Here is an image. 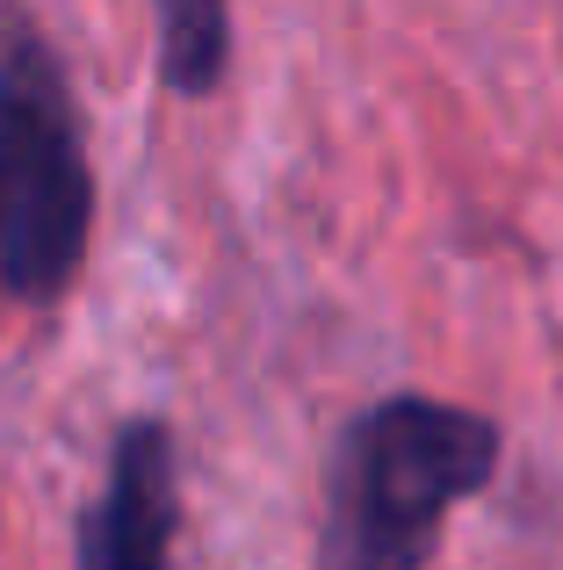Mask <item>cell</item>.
<instances>
[{
  "label": "cell",
  "instance_id": "cell-1",
  "mask_svg": "<svg viewBox=\"0 0 563 570\" xmlns=\"http://www.w3.org/2000/svg\"><path fill=\"white\" fill-rule=\"evenodd\" d=\"M498 470V426L441 397H383L347 419L325 470L318 570H426L441 528Z\"/></svg>",
  "mask_w": 563,
  "mask_h": 570
},
{
  "label": "cell",
  "instance_id": "cell-2",
  "mask_svg": "<svg viewBox=\"0 0 563 570\" xmlns=\"http://www.w3.org/2000/svg\"><path fill=\"white\" fill-rule=\"evenodd\" d=\"M95 174L51 37L0 0V296L58 304L87 261Z\"/></svg>",
  "mask_w": 563,
  "mask_h": 570
},
{
  "label": "cell",
  "instance_id": "cell-3",
  "mask_svg": "<svg viewBox=\"0 0 563 570\" xmlns=\"http://www.w3.org/2000/svg\"><path fill=\"white\" fill-rule=\"evenodd\" d=\"M174 528H181L174 433L159 419H130L109 448V476L80 520V570H181Z\"/></svg>",
  "mask_w": 563,
  "mask_h": 570
},
{
  "label": "cell",
  "instance_id": "cell-4",
  "mask_svg": "<svg viewBox=\"0 0 563 570\" xmlns=\"http://www.w3.org/2000/svg\"><path fill=\"white\" fill-rule=\"evenodd\" d=\"M159 14V72L174 95H217L231 66V0H152Z\"/></svg>",
  "mask_w": 563,
  "mask_h": 570
}]
</instances>
